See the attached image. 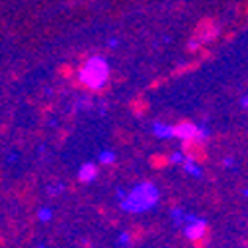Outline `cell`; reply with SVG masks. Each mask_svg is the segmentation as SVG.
Here are the masks:
<instances>
[{
	"mask_svg": "<svg viewBox=\"0 0 248 248\" xmlns=\"http://www.w3.org/2000/svg\"><path fill=\"white\" fill-rule=\"evenodd\" d=\"M109 78V66L106 60L92 58L86 62V66L79 70V81H74V86L86 88L90 92H99Z\"/></svg>",
	"mask_w": 248,
	"mask_h": 248,
	"instance_id": "obj_1",
	"label": "cell"
},
{
	"mask_svg": "<svg viewBox=\"0 0 248 248\" xmlns=\"http://www.w3.org/2000/svg\"><path fill=\"white\" fill-rule=\"evenodd\" d=\"M159 193L155 189V185L151 183H141L139 187L131 191V195L123 201V209L127 213H139V211H147L157 202Z\"/></svg>",
	"mask_w": 248,
	"mask_h": 248,
	"instance_id": "obj_2",
	"label": "cell"
},
{
	"mask_svg": "<svg viewBox=\"0 0 248 248\" xmlns=\"http://www.w3.org/2000/svg\"><path fill=\"white\" fill-rule=\"evenodd\" d=\"M217 36H218V24H217V20L211 18V16H206V18L199 20V24L195 26L187 50H189V52H197V50L201 52L202 46L209 44V42H213Z\"/></svg>",
	"mask_w": 248,
	"mask_h": 248,
	"instance_id": "obj_3",
	"label": "cell"
},
{
	"mask_svg": "<svg viewBox=\"0 0 248 248\" xmlns=\"http://www.w3.org/2000/svg\"><path fill=\"white\" fill-rule=\"evenodd\" d=\"M183 153L185 157H187L189 161L193 163H204L206 157H209V153H206V143H204V135L202 131L195 137H187V139H183Z\"/></svg>",
	"mask_w": 248,
	"mask_h": 248,
	"instance_id": "obj_4",
	"label": "cell"
},
{
	"mask_svg": "<svg viewBox=\"0 0 248 248\" xmlns=\"http://www.w3.org/2000/svg\"><path fill=\"white\" fill-rule=\"evenodd\" d=\"M171 133H173V137H179V139L183 141V139H187V137H195V135H199L201 129L195 125L193 121L183 119V121L177 123V125L171 127Z\"/></svg>",
	"mask_w": 248,
	"mask_h": 248,
	"instance_id": "obj_5",
	"label": "cell"
},
{
	"mask_svg": "<svg viewBox=\"0 0 248 248\" xmlns=\"http://www.w3.org/2000/svg\"><path fill=\"white\" fill-rule=\"evenodd\" d=\"M206 234H211V229H209V224L202 222V220H197V222L189 224L187 231H185V236H187L191 242H195V240H199V238H202Z\"/></svg>",
	"mask_w": 248,
	"mask_h": 248,
	"instance_id": "obj_6",
	"label": "cell"
},
{
	"mask_svg": "<svg viewBox=\"0 0 248 248\" xmlns=\"http://www.w3.org/2000/svg\"><path fill=\"white\" fill-rule=\"evenodd\" d=\"M129 109H131L135 115H143V113L149 111V101L143 97V95H139V97H135V99L129 101Z\"/></svg>",
	"mask_w": 248,
	"mask_h": 248,
	"instance_id": "obj_7",
	"label": "cell"
},
{
	"mask_svg": "<svg viewBox=\"0 0 248 248\" xmlns=\"http://www.w3.org/2000/svg\"><path fill=\"white\" fill-rule=\"evenodd\" d=\"M95 175H97V167H95V165H92V163H86L84 167L79 169L78 179H79L81 183H90V181L95 179Z\"/></svg>",
	"mask_w": 248,
	"mask_h": 248,
	"instance_id": "obj_8",
	"label": "cell"
},
{
	"mask_svg": "<svg viewBox=\"0 0 248 248\" xmlns=\"http://www.w3.org/2000/svg\"><path fill=\"white\" fill-rule=\"evenodd\" d=\"M143 234H145V231L141 229V226H135V229L129 232V234H123V242H127V244H137L143 240Z\"/></svg>",
	"mask_w": 248,
	"mask_h": 248,
	"instance_id": "obj_9",
	"label": "cell"
},
{
	"mask_svg": "<svg viewBox=\"0 0 248 248\" xmlns=\"http://www.w3.org/2000/svg\"><path fill=\"white\" fill-rule=\"evenodd\" d=\"M173 159L171 157H167V155H151V159H149V165L153 169H165V167H169V163H171Z\"/></svg>",
	"mask_w": 248,
	"mask_h": 248,
	"instance_id": "obj_10",
	"label": "cell"
},
{
	"mask_svg": "<svg viewBox=\"0 0 248 248\" xmlns=\"http://www.w3.org/2000/svg\"><path fill=\"white\" fill-rule=\"evenodd\" d=\"M58 74L64 78V79H72V78L76 76V68H74L72 64H62L60 70H58Z\"/></svg>",
	"mask_w": 248,
	"mask_h": 248,
	"instance_id": "obj_11",
	"label": "cell"
},
{
	"mask_svg": "<svg viewBox=\"0 0 248 248\" xmlns=\"http://www.w3.org/2000/svg\"><path fill=\"white\" fill-rule=\"evenodd\" d=\"M209 242H211V234H206V236H202V238L195 240V242H193V246H197V248H202V246H209Z\"/></svg>",
	"mask_w": 248,
	"mask_h": 248,
	"instance_id": "obj_12",
	"label": "cell"
},
{
	"mask_svg": "<svg viewBox=\"0 0 248 248\" xmlns=\"http://www.w3.org/2000/svg\"><path fill=\"white\" fill-rule=\"evenodd\" d=\"M111 159H113V155H108V153H106V155H101V161H103V163H109Z\"/></svg>",
	"mask_w": 248,
	"mask_h": 248,
	"instance_id": "obj_13",
	"label": "cell"
},
{
	"mask_svg": "<svg viewBox=\"0 0 248 248\" xmlns=\"http://www.w3.org/2000/svg\"><path fill=\"white\" fill-rule=\"evenodd\" d=\"M246 16H248V0H246Z\"/></svg>",
	"mask_w": 248,
	"mask_h": 248,
	"instance_id": "obj_14",
	"label": "cell"
}]
</instances>
